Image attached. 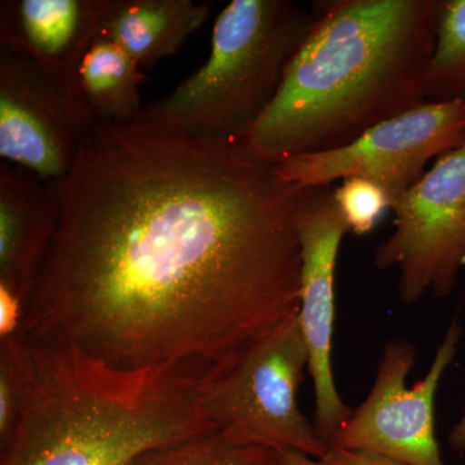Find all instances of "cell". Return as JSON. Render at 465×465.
I'll return each mask as SVG.
<instances>
[{"label": "cell", "instance_id": "1", "mask_svg": "<svg viewBox=\"0 0 465 465\" xmlns=\"http://www.w3.org/2000/svg\"><path fill=\"white\" fill-rule=\"evenodd\" d=\"M50 183L56 228L24 335L116 369L203 378L298 316L299 220L313 188L234 140L189 136L143 109L94 124Z\"/></svg>", "mask_w": 465, "mask_h": 465}, {"label": "cell", "instance_id": "2", "mask_svg": "<svg viewBox=\"0 0 465 465\" xmlns=\"http://www.w3.org/2000/svg\"><path fill=\"white\" fill-rule=\"evenodd\" d=\"M322 5L274 100L234 140L250 157L277 164L341 148L425 103L439 0Z\"/></svg>", "mask_w": 465, "mask_h": 465}, {"label": "cell", "instance_id": "3", "mask_svg": "<svg viewBox=\"0 0 465 465\" xmlns=\"http://www.w3.org/2000/svg\"><path fill=\"white\" fill-rule=\"evenodd\" d=\"M30 387L0 465H131L152 450L211 432L201 376L122 370L72 342L24 335Z\"/></svg>", "mask_w": 465, "mask_h": 465}, {"label": "cell", "instance_id": "4", "mask_svg": "<svg viewBox=\"0 0 465 465\" xmlns=\"http://www.w3.org/2000/svg\"><path fill=\"white\" fill-rule=\"evenodd\" d=\"M313 24L290 0H232L216 18L206 63L143 110L189 136L240 139L274 100Z\"/></svg>", "mask_w": 465, "mask_h": 465}, {"label": "cell", "instance_id": "5", "mask_svg": "<svg viewBox=\"0 0 465 465\" xmlns=\"http://www.w3.org/2000/svg\"><path fill=\"white\" fill-rule=\"evenodd\" d=\"M308 367L307 341L298 314L204 375L202 409L217 432L232 443L273 451L295 450L321 460L330 445L299 405Z\"/></svg>", "mask_w": 465, "mask_h": 465}, {"label": "cell", "instance_id": "6", "mask_svg": "<svg viewBox=\"0 0 465 465\" xmlns=\"http://www.w3.org/2000/svg\"><path fill=\"white\" fill-rule=\"evenodd\" d=\"M391 210L394 232L376 250V268L399 271L403 304L446 298L465 266V143L437 159Z\"/></svg>", "mask_w": 465, "mask_h": 465}, {"label": "cell", "instance_id": "7", "mask_svg": "<svg viewBox=\"0 0 465 465\" xmlns=\"http://www.w3.org/2000/svg\"><path fill=\"white\" fill-rule=\"evenodd\" d=\"M464 143L465 101H425L375 124L348 145L287 158L274 170L281 180L302 188L362 177L394 201L423 177L430 161Z\"/></svg>", "mask_w": 465, "mask_h": 465}, {"label": "cell", "instance_id": "8", "mask_svg": "<svg viewBox=\"0 0 465 465\" xmlns=\"http://www.w3.org/2000/svg\"><path fill=\"white\" fill-rule=\"evenodd\" d=\"M461 335V324L454 318L427 375L410 388L406 381L415 363L414 345L403 339L388 342L369 396L351 410L329 445L381 455L405 465H445L436 439L434 402Z\"/></svg>", "mask_w": 465, "mask_h": 465}, {"label": "cell", "instance_id": "9", "mask_svg": "<svg viewBox=\"0 0 465 465\" xmlns=\"http://www.w3.org/2000/svg\"><path fill=\"white\" fill-rule=\"evenodd\" d=\"M38 66L0 47V155L45 183L64 179L94 127Z\"/></svg>", "mask_w": 465, "mask_h": 465}, {"label": "cell", "instance_id": "10", "mask_svg": "<svg viewBox=\"0 0 465 465\" xmlns=\"http://www.w3.org/2000/svg\"><path fill=\"white\" fill-rule=\"evenodd\" d=\"M351 231L335 200L332 185L312 189L299 220L302 290L299 318L309 351L308 374L313 381L314 427L329 443L351 414L332 372L335 320V271L342 238Z\"/></svg>", "mask_w": 465, "mask_h": 465}, {"label": "cell", "instance_id": "11", "mask_svg": "<svg viewBox=\"0 0 465 465\" xmlns=\"http://www.w3.org/2000/svg\"><path fill=\"white\" fill-rule=\"evenodd\" d=\"M106 0H11L0 7L2 47L25 54L97 124L82 94V63L100 35Z\"/></svg>", "mask_w": 465, "mask_h": 465}, {"label": "cell", "instance_id": "12", "mask_svg": "<svg viewBox=\"0 0 465 465\" xmlns=\"http://www.w3.org/2000/svg\"><path fill=\"white\" fill-rule=\"evenodd\" d=\"M56 228L50 183L25 168L0 163V289L29 307L34 282ZM26 317V316H25Z\"/></svg>", "mask_w": 465, "mask_h": 465}, {"label": "cell", "instance_id": "13", "mask_svg": "<svg viewBox=\"0 0 465 465\" xmlns=\"http://www.w3.org/2000/svg\"><path fill=\"white\" fill-rule=\"evenodd\" d=\"M211 8L193 0H106L100 35L145 70L176 54L204 25Z\"/></svg>", "mask_w": 465, "mask_h": 465}, {"label": "cell", "instance_id": "14", "mask_svg": "<svg viewBox=\"0 0 465 465\" xmlns=\"http://www.w3.org/2000/svg\"><path fill=\"white\" fill-rule=\"evenodd\" d=\"M82 94L97 124H122L142 114V85L148 79L140 64L115 43L97 36L84 58Z\"/></svg>", "mask_w": 465, "mask_h": 465}, {"label": "cell", "instance_id": "15", "mask_svg": "<svg viewBox=\"0 0 465 465\" xmlns=\"http://www.w3.org/2000/svg\"><path fill=\"white\" fill-rule=\"evenodd\" d=\"M425 101H465V0H439Z\"/></svg>", "mask_w": 465, "mask_h": 465}, {"label": "cell", "instance_id": "16", "mask_svg": "<svg viewBox=\"0 0 465 465\" xmlns=\"http://www.w3.org/2000/svg\"><path fill=\"white\" fill-rule=\"evenodd\" d=\"M131 465H277V452L237 445L211 432L152 450Z\"/></svg>", "mask_w": 465, "mask_h": 465}, {"label": "cell", "instance_id": "17", "mask_svg": "<svg viewBox=\"0 0 465 465\" xmlns=\"http://www.w3.org/2000/svg\"><path fill=\"white\" fill-rule=\"evenodd\" d=\"M29 387V351L23 333L0 341V450L16 432Z\"/></svg>", "mask_w": 465, "mask_h": 465}, {"label": "cell", "instance_id": "18", "mask_svg": "<svg viewBox=\"0 0 465 465\" xmlns=\"http://www.w3.org/2000/svg\"><path fill=\"white\" fill-rule=\"evenodd\" d=\"M335 200L349 229L358 235L371 232L393 203L381 185L362 177L342 180L335 188Z\"/></svg>", "mask_w": 465, "mask_h": 465}, {"label": "cell", "instance_id": "19", "mask_svg": "<svg viewBox=\"0 0 465 465\" xmlns=\"http://www.w3.org/2000/svg\"><path fill=\"white\" fill-rule=\"evenodd\" d=\"M327 465H405L393 459L370 452L351 451L330 446L326 457L321 459Z\"/></svg>", "mask_w": 465, "mask_h": 465}, {"label": "cell", "instance_id": "20", "mask_svg": "<svg viewBox=\"0 0 465 465\" xmlns=\"http://www.w3.org/2000/svg\"><path fill=\"white\" fill-rule=\"evenodd\" d=\"M277 452V465H327L320 459L309 457L295 450H281Z\"/></svg>", "mask_w": 465, "mask_h": 465}, {"label": "cell", "instance_id": "21", "mask_svg": "<svg viewBox=\"0 0 465 465\" xmlns=\"http://www.w3.org/2000/svg\"><path fill=\"white\" fill-rule=\"evenodd\" d=\"M448 440L450 448L454 450L457 454L461 455V457H465V412L461 416L460 420L458 421V424L452 428Z\"/></svg>", "mask_w": 465, "mask_h": 465}]
</instances>
